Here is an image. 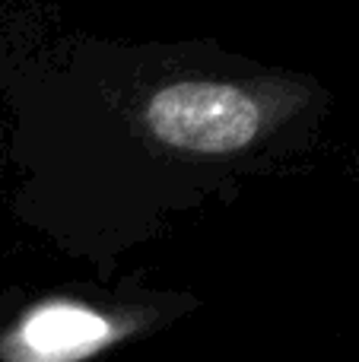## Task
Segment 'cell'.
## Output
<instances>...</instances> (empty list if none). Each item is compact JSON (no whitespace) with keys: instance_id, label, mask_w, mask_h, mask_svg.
Wrapping results in <instances>:
<instances>
[{"instance_id":"cell-1","label":"cell","mask_w":359,"mask_h":362,"mask_svg":"<svg viewBox=\"0 0 359 362\" xmlns=\"http://www.w3.org/2000/svg\"><path fill=\"white\" fill-rule=\"evenodd\" d=\"M305 105L258 83L178 80L156 89L143 105V127L156 144L191 156H233L258 144L283 115Z\"/></svg>"},{"instance_id":"cell-2","label":"cell","mask_w":359,"mask_h":362,"mask_svg":"<svg viewBox=\"0 0 359 362\" xmlns=\"http://www.w3.org/2000/svg\"><path fill=\"white\" fill-rule=\"evenodd\" d=\"M146 321L131 308L73 299L38 302L0 334V362H83L118 346Z\"/></svg>"}]
</instances>
